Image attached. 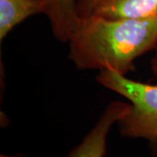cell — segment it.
Wrapping results in <instances>:
<instances>
[{"mask_svg": "<svg viewBox=\"0 0 157 157\" xmlns=\"http://www.w3.org/2000/svg\"><path fill=\"white\" fill-rule=\"evenodd\" d=\"M68 59L79 70L112 71L127 75L135 61L157 47V18L80 17L67 42Z\"/></svg>", "mask_w": 157, "mask_h": 157, "instance_id": "cell-1", "label": "cell"}, {"mask_svg": "<svg viewBox=\"0 0 157 157\" xmlns=\"http://www.w3.org/2000/svg\"><path fill=\"white\" fill-rule=\"evenodd\" d=\"M96 79L131 104L128 113L117 123L121 135L143 139L157 147V85L133 80L112 71H100Z\"/></svg>", "mask_w": 157, "mask_h": 157, "instance_id": "cell-2", "label": "cell"}, {"mask_svg": "<svg viewBox=\"0 0 157 157\" xmlns=\"http://www.w3.org/2000/svg\"><path fill=\"white\" fill-rule=\"evenodd\" d=\"M77 10L79 17L146 20L157 18V0H77Z\"/></svg>", "mask_w": 157, "mask_h": 157, "instance_id": "cell-3", "label": "cell"}, {"mask_svg": "<svg viewBox=\"0 0 157 157\" xmlns=\"http://www.w3.org/2000/svg\"><path fill=\"white\" fill-rule=\"evenodd\" d=\"M131 108L129 102L112 101L108 104L94 126L82 141L69 153L67 157H104L107 153V139L112 127L124 118Z\"/></svg>", "mask_w": 157, "mask_h": 157, "instance_id": "cell-4", "label": "cell"}, {"mask_svg": "<svg viewBox=\"0 0 157 157\" xmlns=\"http://www.w3.org/2000/svg\"><path fill=\"white\" fill-rule=\"evenodd\" d=\"M54 38L68 42L79 22L77 0H43Z\"/></svg>", "mask_w": 157, "mask_h": 157, "instance_id": "cell-5", "label": "cell"}, {"mask_svg": "<svg viewBox=\"0 0 157 157\" xmlns=\"http://www.w3.org/2000/svg\"><path fill=\"white\" fill-rule=\"evenodd\" d=\"M45 13L43 0H0V41L29 17Z\"/></svg>", "mask_w": 157, "mask_h": 157, "instance_id": "cell-6", "label": "cell"}, {"mask_svg": "<svg viewBox=\"0 0 157 157\" xmlns=\"http://www.w3.org/2000/svg\"><path fill=\"white\" fill-rule=\"evenodd\" d=\"M150 68L152 73L157 77V47L155 49V53L150 60Z\"/></svg>", "mask_w": 157, "mask_h": 157, "instance_id": "cell-7", "label": "cell"}, {"mask_svg": "<svg viewBox=\"0 0 157 157\" xmlns=\"http://www.w3.org/2000/svg\"><path fill=\"white\" fill-rule=\"evenodd\" d=\"M0 157H24V156H18V155H1Z\"/></svg>", "mask_w": 157, "mask_h": 157, "instance_id": "cell-8", "label": "cell"}]
</instances>
